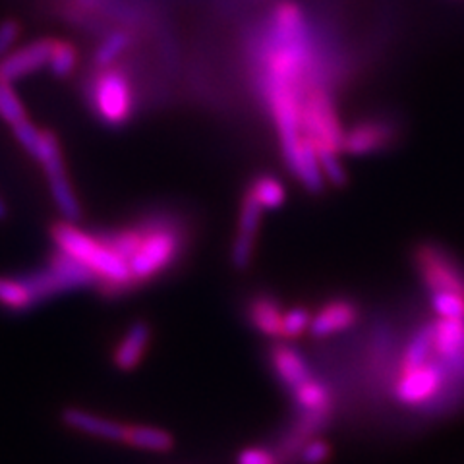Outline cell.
I'll use <instances>...</instances> for the list:
<instances>
[{
	"mask_svg": "<svg viewBox=\"0 0 464 464\" xmlns=\"http://www.w3.org/2000/svg\"><path fill=\"white\" fill-rule=\"evenodd\" d=\"M0 306L14 312H25V310H32L35 304L18 277L16 279L0 277Z\"/></svg>",
	"mask_w": 464,
	"mask_h": 464,
	"instance_id": "obj_21",
	"label": "cell"
},
{
	"mask_svg": "<svg viewBox=\"0 0 464 464\" xmlns=\"http://www.w3.org/2000/svg\"><path fill=\"white\" fill-rule=\"evenodd\" d=\"M312 324L310 312L304 308H295L283 315V337H298Z\"/></svg>",
	"mask_w": 464,
	"mask_h": 464,
	"instance_id": "obj_28",
	"label": "cell"
},
{
	"mask_svg": "<svg viewBox=\"0 0 464 464\" xmlns=\"http://www.w3.org/2000/svg\"><path fill=\"white\" fill-rule=\"evenodd\" d=\"M56 39H37L0 58V80L14 83L49 66Z\"/></svg>",
	"mask_w": 464,
	"mask_h": 464,
	"instance_id": "obj_6",
	"label": "cell"
},
{
	"mask_svg": "<svg viewBox=\"0 0 464 464\" xmlns=\"http://www.w3.org/2000/svg\"><path fill=\"white\" fill-rule=\"evenodd\" d=\"M150 339H151V329L145 322H136L132 327H130L124 339L114 351L116 368L122 372L134 370L141 362L145 348L150 344Z\"/></svg>",
	"mask_w": 464,
	"mask_h": 464,
	"instance_id": "obj_12",
	"label": "cell"
},
{
	"mask_svg": "<svg viewBox=\"0 0 464 464\" xmlns=\"http://www.w3.org/2000/svg\"><path fill=\"white\" fill-rule=\"evenodd\" d=\"M130 45V35L126 32H114L111 34L95 51V66L97 68H109Z\"/></svg>",
	"mask_w": 464,
	"mask_h": 464,
	"instance_id": "obj_24",
	"label": "cell"
},
{
	"mask_svg": "<svg viewBox=\"0 0 464 464\" xmlns=\"http://www.w3.org/2000/svg\"><path fill=\"white\" fill-rule=\"evenodd\" d=\"M397 138V128L383 119L356 122L343 134L341 151L346 155H370L385 150Z\"/></svg>",
	"mask_w": 464,
	"mask_h": 464,
	"instance_id": "obj_7",
	"label": "cell"
},
{
	"mask_svg": "<svg viewBox=\"0 0 464 464\" xmlns=\"http://www.w3.org/2000/svg\"><path fill=\"white\" fill-rule=\"evenodd\" d=\"M254 325L269 337H283V314L271 298H256L250 306Z\"/></svg>",
	"mask_w": 464,
	"mask_h": 464,
	"instance_id": "obj_18",
	"label": "cell"
},
{
	"mask_svg": "<svg viewBox=\"0 0 464 464\" xmlns=\"http://www.w3.org/2000/svg\"><path fill=\"white\" fill-rule=\"evenodd\" d=\"M143 238L138 252L128 261L134 286L167 269L182 250V232L169 221L151 219L140 225Z\"/></svg>",
	"mask_w": 464,
	"mask_h": 464,
	"instance_id": "obj_2",
	"label": "cell"
},
{
	"mask_svg": "<svg viewBox=\"0 0 464 464\" xmlns=\"http://www.w3.org/2000/svg\"><path fill=\"white\" fill-rule=\"evenodd\" d=\"M78 61H80L78 49L72 45L70 41H61V39L54 41L53 54L49 61V70L54 78H58V80L70 78L72 74H74V70L78 68Z\"/></svg>",
	"mask_w": 464,
	"mask_h": 464,
	"instance_id": "obj_19",
	"label": "cell"
},
{
	"mask_svg": "<svg viewBox=\"0 0 464 464\" xmlns=\"http://www.w3.org/2000/svg\"><path fill=\"white\" fill-rule=\"evenodd\" d=\"M97 237L103 240L112 252H116L126 261H130L140 248L141 238H143V230L138 225L134 228H124L119 232H109V235H97Z\"/></svg>",
	"mask_w": 464,
	"mask_h": 464,
	"instance_id": "obj_20",
	"label": "cell"
},
{
	"mask_svg": "<svg viewBox=\"0 0 464 464\" xmlns=\"http://www.w3.org/2000/svg\"><path fill=\"white\" fill-rule=\"evenodd\" d=\"M43 170H45V174H47L53 201H54L56 209L61 211L63 219L68 223H76L82 217V206H80L78 196L74 192V188H72V182L66 174L64 159H61V161H54L51 165H45L43 167Z\"/></svg>",
	"mask_w": 464,
	"mask_h": 464,
	"instance_id": "obj_10",
	"label": "cell"
},
{
	"mask_svg": "<svg viewBox=\"0 0 464 464\" xmlns=\"http://www.w3.org/2000/svg\"><path fill=\"white\" fill-rule=\"evenodd\" d=\"M433 335H435V329L433 325H426L424 329L418 331V335L414 337V341L411 343L409 351H406L404 356V372L414 370L418 366L426 364L428 356L433 351Z\"/></svg>",
	"mask_w": 464,
	"mask_h": 464,
	"instance_id": "obj_22",
	"label": "cell"
},
{
	"mask_svg": "<svg viewBox=\"0 0 464 464\" xmlns=\"http://www.w3.org/2000/svg\"><path fill=\"white\" fill-rule=\"evenodd\" d=\"M433 348L443 358L460 356L464 348V319H445L440 317V322L433 325Z\"/></svg>",
	"mask_w": 464,
	"mask_h": 464,
	"instance_id": "obj_15",
	"label": "cell"
},
{
	"mask_svg": "<svg viewBox=\"0 0 464 464\" xmlns=\"http://www.w3.org/2000/svg\"><path fill=\"white\" fill-rule=\"evenodd\" d=\"M92 105L101 121L122 126L134 111V92L121 68H101L92 85Z\"/></svg>",
	"mask_w": 464,
	"mask_h": 464,
	"instance_id": "obj_4",
	"label": "cell"
},
{
	"mask_svg": "<svg viewBox=\"0 0 464 464\" xmlns=\"http://www.w3.org/2000/svg\"><path fill=\"white\" fill-rule=\"evenodd\" d=\"M12 132H14V136H16V140H18L22 148L35 159L37 151H39V145H41L43 130H39L32 121L25 119L18 124H14Z\"/></svg>",
	"mask_w": 464,
	"mask_h": 464,
	"instance_id": "obj_27",
	"label": "cell"
},
{
	"mask_svg": "<svg viewBox=\"0 0 464 464\" xmlns=\"http://www.w3.org/2000/svg\"><path fill=\"white\" fill-rule=\"evenodd\" d=\"M20 34H22L20 22L12 18L0 22V58L6 56L12 51V47L16 45Z\"/></svg>",
	"mask_w": 464,
	"mask_h": 464,
	"instance_id": "obj_29",
	"label": "cell"
},
{
	"mask_svg": "<svg viewBox=\"0 0 464 464\" xmlns=\"http://www.w3.org/2000/svg\"><path fill=\"white\" fill-rule=\"evenodd\" d=\"M124 441L128 445L148 449V451L155 453H167L174 445V440L169 431L151 426H128Z\"/></svg>",
	"mask_w": 464,
	"mask_h": 464,
	"instance_id": "obj_16",
	"label": "cell"
},
{
	"mask_svg": "<svg viewBox=\"0 0 464 464\" xmlns=\"http://www.w3.org/2000/svg\"><path fill=\"white\" fill-rule=\"evenodd\" d=\"M295 397L304 411H327L329 406V395L325 387L314 380L295 389Z\"/></svg>",
	"mask_w": 464,
	"mask_h": 464,
	"instance_id": "obj_25",
	"label": "cell"
},
{
	"mask_svg": "<svg viewBox=\"0 0 464 464\" xmlns=\"http://www.w3.org/2000/svg\"><path fill=\"white\" fill-rule=\"evenodd\" d=\"M63 422L72 430H80L87 435H93V438L107 441H124L128 428L119 422H112V420L101 418L97 414L85 412L80 409H66L63 412Z\"/></svg>",
	"mask_w": 464,
	"mask_h": 464,
	"instance_id": "obj_11",
	"label": "cell"
},
{
	"mask_svg": "<svg viewBox=\"0 0 464 464\" xmlns=\"http://www.w3.org/2000/svg\"><path fill=\"white\" fill-rule=\"evenodd\" d=\"M238 464H275V459L264 449H244L238 455Z\"/></svg>",
	"mask_w": 464,
	"mask_h": 464,
	"instance_id": "obj_31",
	"label": "cell"
},
{
	"mask_svg": "<svg viewBox=\"0 0 464 464\" xmlns=\"http://www.w3.org/2000/svg\"><path fill=\"white\" fill-rule=\"evenodd\" d=\"M433 310L445 319H464V295L431 293Z\"/></svg>",
	"mask_w": 464,
	"mask_h": 464,
	"instance_id": "obj_26",
	"label": "cell"
},
{
	"mask_svg": "<svg viewBox=\"0 0 464 464\" xmlns=\"http://www.w3.org/2000/svg\"><path fill=\"white\" fill-rule=\"evenodd\" d=\"M51 238L58 250L76 257L97 275L99 288L105 296L122 295L124 290L134 286L128 261L112 252L99 237L87 235L74 227V223L61 221L51 227Z\"/></svg>",
	"mask_w": 464,
	"mask_h": 464,
	"instance_id": "obj_1",
	"label": "cell"
},
{
	"mask_svg": "<svg viewBox=\"0 0 464 464\" xmlns=\"http://www.w3.org/2000/svg\"><path fill=\"white\" fill-rule=\"evenodd\" d=\"M402 380L397 387V397L404 404H420L430 401L443 382L441 368L433 364H422L414 370L402 372Z\"/></svg>",
	"mask_w": 464,
	"mask_h": 464,
	"instance_id": "obj_9",
	"label": "cell"
},
{
	"mask_svg": "<svg viewBox=\"0 0 464 464\" xmlns=\"http://www.w3.org/2000/svg\"><path fill=\"white\" fill-rule=\"evenodd\" d=\"M356 315L358 312L351 302H344V300L331 302L315 317H312L310 333L317 339L333 335V333L351 327L356 322Z\"/></svg>",
	"mask_w": 464,
	"mask_h": 464,
	"instance_id": "obj_13",
	"label": "cell"
},
{
	"mask_svg": "<svg viewBox=\"0 0 464 464\" xmlns=\"http://www.w3.org/2000/svg\"><path fill=\"white\" fill-rule=\"evenodd\" d=\"M329 455H331L329 443H325L322 440H315L302 449L300 459L304 464H324L329 459Z\"/></svg>",
	"mask_w": 464,
	"mask_h": 464,
	"instance_id": "obj_30",
	"label": "cell"
},
{
	"mask_svg": "<svg viewBox=\"0 0 464 464\" xmlns=\"http://www.w3.org/2000/svg\"><path fill=\"white\" fill-rule=\"evenodd\" d=\"M0 119L14 126L27 119V111L10 82L0 80Z\"/></svg>",
	"mask_w": 464,
	"mask_h": 464,
	"instance_id": "obj_23",
	"label": "cell"
},
{
	"mask_svg": "<svg viewBox=\"0 0 464 464\" xmlns=\"http://www.w3.org/2000/svg\"><path fill=\"white\" fill-rule=\"evenodd\" d=\"M261 213H264V208H261L248 192H244L240 219H238V235L235 242H232V252H230L232 267L238 271L250 267L254 244H256V237L261 223Z\"/></svg>",
	"mask_w": 464,
	"mask_h": 464,
	"instance_id": "obj_8",
	"label": "cell"
},
{
	"mask_svg": "<svg viewBox=\"0 0 464 464\" xmlns=\"http://www.w3.org/2000/svg\"><path fill=\"white\" fill-rule=\"evenodd\" d=\"M271 358H273V366L277 370L283 383L293 391L312 380L306 362H304L300 354L295 353L290 346H285V344L275 346Z\"/></svg>",
	"mask_w": 464,
	"mask_h": 464,
	"instance_id": "obj_14",
	"label": "cell"
},
{
	"mask_svg": "<svg viewBox=\"0 0 464 464\" xmlns=\"http://www.w3.org/2000/svg\"><path fill=\"white\" fill-rule=\"evenodd\" d=\"M246 192H248L264 209H277L286 199V190L283 182L271 177V174H259V177H256L250 182V186L246 188Z\"/></svg>",
	"mask_w": 464,
	"mask_h": 464,
	"instance_id": "obj_17",
	"label": "cell"
},
{
	"mask_svg": "<svg viewBox=\"0 0 464 464\" xmlns=\"http://www.w3.org/2000/svg\"><path fill=\"white\" fill-rule=\"evenodd\" d=\"M6 213H8V209H6V203H5V199H3V198H0V221L6 219Z\"/></svg>",
	"mask_w": 464,
	"mask_h": 464,
	"instance_id": "obj_32",
	"label": "cell"
},
{
	"mask_svg": "<svg viewBox=\"0 0 464 464\" xmlns=\"http://www.w3.org/2000/svg\"><path fill=\"white\" fill-rule=\"evenodd\" d=\"M18 279L27 288L35 306L51 296L66 293V290L99 285L97 275L92 269H87L76 257L58 248L51 254L47 267L25 273Z\"/></svg>",
	"mask_w": 464,
	"mask_h": 464,
	"instance_id": "obj_3",
	"label": "cell"
},
{
	"mask_svg": "<svg viewBox=\"0 0 464 464\" xmlns=\"http://www.w3.org/2000/svg\"><path fill=\"white\" fill-rule=\"evenodd\" d=\"M416 261L431 293L464 295V279L460 277V271L438 246H420L416 250Z\"/></svg>",
	"mask_w": 464,
	"mask_h": 464,
	"instance_id": "obj_5",
	"label": "cell"
}]
</instances>
